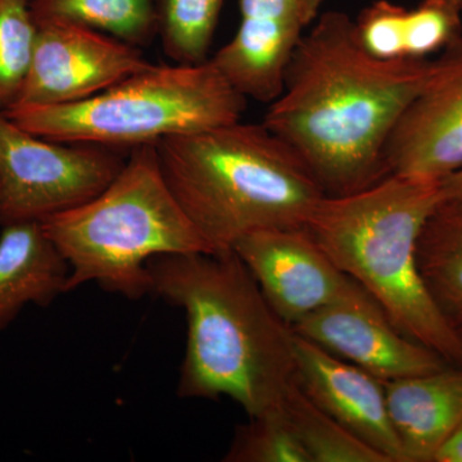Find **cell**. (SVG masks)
<instances>
[{
	"label": "cell",
	"instance_id": "obj_1",
	"mask_svg": "<svg viewBox=\"0 0 462 462\" xmlns=\"http://www.w3.org/2000/svg\"><path fill=\"white\" fill-rule=\"evenodd\" d=\"M433 60H380L364 50L355 20L320 14L298 44L263 124L306 163L325 196L372 187L388 176L385 148Z\"/></svg>",
	"mask_w": 462,
	"mask_h": 462
},
{
	"label": "cell",
	"instance_id": "obj_2",
	"mask_svg": "<svg viewBox=\"0 0 462 462\" xmlns=\"http://www.w3.org/2000/svg\"><path fill=\"white\" fill-rule=\"evenodd\" d=\"M147 270L151 294L187 316L178 396L229 397L249 418L281 407L297 379L294 331L238 254H165Z\"/></svg>",
	"mask_w": 462,
	"mask_h": 462
},
{
	"label": "cell",
	"instance_id": "obj_3",
	"mask_svg": "<svg viewBox=\"0 0 462 462\" xmlns=\"http://www.w3.org/2000/svg\"><path fill=\"white\" fill-rule=\"evenodd\" d=\"M163 178L215 252L252 231L305 227L324 190L263 123H233L156 144Z\"/></svg>",
	"mask_w": 462,
	"mask_h": 462
},
{
	"label": "cell",
	"instance_id": "obj_4",
	"mask_svg": "<svg viewBox=\"0 0 462 462\" xmlns=\"http://www.w3.org/2000/svg\"><path fill=\"white\" fill-rule=\"evenodd\" d=\"M440 202V182L388 175L346 196H325L305 227L398 331L462 367V337L440 314L418 263L419 236Z\"/></svg>",
	"mask_w": 462,
	"mask_h": 462
},
{
	"label": "cell",
	"instance_id": "obj_5",
	"mask_svg": "<svg viewBox=\"0 0 462 462\" xmlns=\"http://www.w3.org/2000/svg\"><path fill=\"white\" fill-rule=\"evenodd\" d=\"M156 144L130 149L123 171L102 193L42 221L69 263L67 293L96 282L109 293L141 300L151 294L152 258L215 254L167 185Z\"/></svg>",
	"mask_w": 462,
	"mask_h": 462
},
{
	"label": "cell",
	"instance_id": "obj_6",
	"mask_svg": "<svg viewBox=\"0 0 462 462\" xmlns=\"http://www.w3.org/2000/svg\"><path fill=\"white\" fill-rule=\"evenodd\" d=\"M247 100L209 58L199 65L152 63L89 99L3 114L48 141L132 149L238 123Z\"/></svg>",
	"mask_w": 462,
	"mask_h": 462
},
{
	"label": "cell",
	"instance_id": "obj_7",
	"mask_svg": "<svg viewBox=\"0 0 462 462\" xmlns=\"http://www.w3.org/2000/svg\"><path fill=\"white\" fill-rule=\"evenodd\" d=\"M130 149L53 142L0 112V225L42 223L102 193L123 171Z\"/></svg>",
	"mask_w": 462,
	"mask_h": 462
},
{
	"label": "cell",
	"instance_id": "obj_8",
	"mask_svg": "<svg viewBox=\"0 0 462 462\" xmlns=\"http://www.w3.org/2000/svg\"><path fill=\"white\" fill-rule=\"evenodd\" d=\"M151 65L141 48L107 33L72 23H41L16 106L81 102Z\"/></svg>",
	"mask_w": 462,
	"mask_h": 462
},
{
	"label": "cell",
	"instance_id": "obj_9",
	"mask_svg": "<svg viewBox=\"0 0 462 462\" xmlns=\"http://www.w3.org/2000/svg\"><path fill=\"white\" fill-rule=\"evenodd\" d=\"M291 329L383 382L451 366L442 356L398 331L384 310L355 281Z\"/></svg>",
	"mask_w": 462,
	"mask_h": 462
},
{
	"label": "cell",
	"instance_id": "obj_10",
	"mask_svg": "<svg viewBox=\"0 0 462 462\" xmlns=\"http://www.w3.org/2000/svg\"><path fill=\"white\" fill-rule=\"evenodd\" d=\"M388 175L440 182L462 169V39L449 45L400 118L387 148Z\"/></svg>",
	"mask_w": 462,
	"mask_h": 462
},
{
	"label": "cell",
	"instance_id": "obj_11",
	"mask_svg": "<svg viewBox=\"0 0 462 462\" xmlns=\"http://www.w3.org/2000/svg\"><path fill=\"white\" fill-rule=\"evenodd\" d=\"M233 251L256 279L273 311L291 328L336 300L352 281L306 227L252 231Z\"/></svg>",
	"mask_w": 462,
	"mask_h": 462
},
{
	"label": "cell",
	"instance_id": "obj_12",
	"mask_svg": "<svg viewBox=\"0 0 462 462\" xmlns=\"http://www.w3.org/2000/svg\"><path fill=\"white\" fill-rule=\"evenodd\" d=\"M324 0H239L236 35L212 62L247 99L272 103L284 85L298 44L320 16Z\"/></svg>",
	"mask_w": 462,
	"mask_h": 462
},
{
	"label": "cell",
	"instance_id": "obj_13",
	"mask_svg": "<svg viewBox=\"0 0 462 462\" xmlns=\"http://www.w3.org/2000/svg\"><path fill=\"white\" fill-rule=\"evenodd\" d=\"M294 357L297 383L316 406L389 461L404 462L385 382L296 333Z\"/></svg>",
	"mask_w": 462,
	"mask_h": 462
},
{
	"label": "cell",
	"instance_id": "obj_14",
	"mask_svg": "<svg viewBox=\"0 0 462 462\" xmlns=\"http://www.w3.org/2000/svg\"><path fill=\"white\" fill-rule=\"evenodd\" d=\"M389 418L404 462H434L462 421V367L385 382Z\"/></svg>",
	"mask_w": 462,
	"mask_h": 462
},
{
	"label": "cell",
	"instance_id": "obj_15",
	"mask_svg": "<svg viewBox=\"0 0 462 462\" xmlns=\"http://www.w3.org/2000/svg\"><path fill=\"white\" fill-rule=\"evenodd\" d=\"M69 267L41 223L5 225L0 234V331L23 307H48L67 293Z\"/></svg>",
	"mask_w": 462,
	"mask_h": 462
},
{
	"label": "cell",
	"instance_id": "obj_16",
	"mask_svg": "<svg viewBox=\"0 0 462 462\" xmlns=\"http://www.w3.org/2000/svg\"><path fill=\"white\" fill-rule=\"evenodd\" d=\"M418 263L440 314L462 337V206H437L419 236Z\"/></svg>",
	"mask_w": 462,
	"mask_h": 462
},
{
	"label": "cell",
	"instance_id": "obj_17",
	"mask_svg": "<svg viewBox=\"0 0 462 462\" xmlns=\"http://www.w3.org/2000/svg\"><path fill=\"white\" fill-rule=\"evenodd\" d=\"M36 23H65L107 33L136 48L160 35V0H30Z\"/></svg>",
	"mask_w": 462,
	"mask_h": 462
},
{
	"label": "cell",
	"instance_id": "obj_18",
	"mask_svg": "<svg viewBox=\"0 0 462 462\" xmlns=\"http://www.w3.org/2000/svg\"><path fill=\"white\" fill-rule=\"evenodd\" d=\"M281 407L311 462H391L316 406L297 379Z\"/></svg>",
	"mask_w": 462,
	"mask_h": 462
},
{
	"label": "cell",
	"instance_id": "obj_19",
	"mask_svg": "<svg viewBox=\"0 0 462 462\" xmlns=\"http://www.w3.org/2000/svg\"><path fill=\"white\" fill-rule=\"evenodd\" d=\"M224 0H160V35L165 56L173 63L199 65L209 50Z\"/></svg>",
	"mask_w": 462,
	"mask_h": 462
},
{
	"label": "cell",
	"instance_id": "obj_20",
	"mask_svg": "<svg viewBox=\"0 0 462 462\" xmlns=\"http://www.w3.org/2000/svg\"><path fill=\"white\" fill-rule=\"evenodd\" d=\"M36 33L30 0H0V112L17 105L32 66Z\"/></svg>",
	"mask_w": 462,
	"mask_h": 462
},
{
	"label": "cell",
	"instance_id": "obj_21",
	"mask_svg": "<svg viewBox=\"0 0 462 462\" xmlns=\"http://www.w3.org/2000/svg\"><path fill=\"white\" fill-rule=\"evenodd\" d=\"M225 462H311L282 407L236 428Z\"/></svg>",
	"mask_w": 462,
	"mask_h": 462
},
{
	"label": "cell",
	"instance_id": "obj_22",
	"mask_svg": "<svg viewBox=\"0 0 462 462\" xmlns=\"http://www.w3.org/2000/svg\"><path fill=\"white\" fill-rule=\"evenodd\" d=\"M460 9L449 0H422L409 9L406 18L404 56L425 60L430 54L443 51L462 39Z\"/></svg>",
	"mask_w": 462,
	"mask_h": 462
},
{
	"label": "cell",
	"instance_id": "obj_23",
	"mask_svg": "<svg viewBox=\"0 0 462 462\" xmlns=\"http://www.w3.org/2000/svg\"><path fill=\"white\" fill-rule=\"evenodd\" d=\"M407 11L389 0H376L355 20L356 35L370 56L380 60H404Z\"/></svg>",
	"mask_w": 462,
	"mask_h": 462
},
{
	"label": "cell",
	"instance_id": "obj_24",
	"mask_svg": "<svg viewBox=\"0 0 462 462\" xmlns=\"http://www.w3.org/2000/svg\"><path fill=\"white\" fill-rule=\"evenodd\" d=\"M434 462H462V421L440 447Z\"/></svg>",
	"mask_w": 462,
	"mask_h": 462
},
{
	"label": "cell",
	"instance_id": "obj_25",
	"mask_svg": "<svg viewBox=\"0 0 462 462\" xmlns=\"http://www.w3.org/2000/svg\"><path fill=\"white\" fill-rule=\"evenodd\" d=\"M442 199L462 206V169L440 181Z\"/></svg>",
	"mask_w": 462,
	"mask_h": 462
},
{
	"label": "cell",
	"instance_id": "obj_26",
	"mask_svg": "<svg viewBox=\"0 0 462 462\" xmlns=\"http://www.w3.org/2000/svg\"><path fill=\"white\" fill-rule=\"evenodd\" d=\"M449 2L462 11V0H449Z\"/></svg>",
	"mask_w": 462,
	"mask_h": 462
}]
</instances>
